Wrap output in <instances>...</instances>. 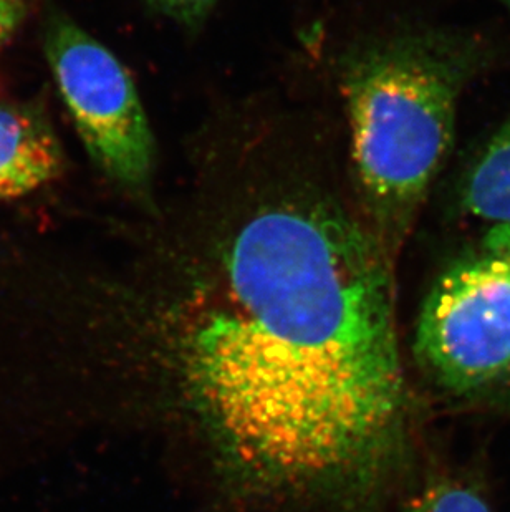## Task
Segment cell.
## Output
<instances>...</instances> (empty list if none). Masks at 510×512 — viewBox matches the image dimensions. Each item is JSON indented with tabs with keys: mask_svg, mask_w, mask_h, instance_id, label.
<instances>
[{
	"mask_svg": "<svg viewBox=\"0 0 510 512\" xmlns=\"http://www.w3.org/2000/svg\"><path fill=\"white\" fill-rule=\"evenodd\" d=\"M403 512H492V509L471 484L441 479L416 494Z\"/></svg>",
	"mask_w": 510,
	"mask_h": 512,
	"instance_id": "cell-7",
	"label": "cell"
},
{
	"mask_svg": "<svg viewBox=\"0 0 510 512\" xmlns=\"http://www.w3.org/2000/svg\"><path fill=\"white\" fill-rule=\"evenodd\" d=\"M216 2L217 0H146V4L156 12L186 27L203 24Z\"/></svg>",
	"mask_w": 510,
	"mask_h": 512,
	"instance_id": "cell-8",
	"label": "cell"
},
{
	"mask_svg": "<svg viewBox=\"0 0 510 512\" xmlns=\"http://www.w3.org/2000/svg\"><path fill=\"white\" fill-rule=\"evenodd\" d=\"M464 213L496 226H510V118L472 161L459 186Z\"/></svg>",
	"mask_w": 510,
	"mask_h": 512,
	"instance_id": "cell-6",
	"label": "cell"
},
{
	"mask_svg": "<svg viewBox=\"0 0 510 512\" xmlns=\"http://www.w3.org/2000/svg\"><path fill=\"white\" fill-rule=\"evenodd\" d=\"M476 55L466 39L424 30L370 40L343 57L361 216L395 257L448 160Z\"/></svg>",
	"mask_w": 510,
	"mask_h": 512,
	"instance_id": "cell-2",
	"label": "cell"
},
{
	"mask_svg": "<svg viewBox=\"0 0 510 512\" xmlns=\"http://www.w3.org/2000/svg\"><path fill=\"white\" fill-rule=\"evenodd\" d=\"M45 57L88 156L128 193H148L156 143L125 65L65 15L45 27Z\"/></svg>",
	"mask_w": 510,
	"mask_h": 512,
	"instance_id": "cell-4",
	"label": "cell"
},
{
	"mask_svg": "<svg viewBox=\"0 0 510 512\" xmlns=\"http://www.w3.org/2000/svg\"><path fill=\"white\" fill-rule=\"evenodd\" d=\"M414 353L443 392L484 400L510 392V226L458 257L431 285Z\"/></svg>",
	"mask_w": 510,
	"mask_h": 512,
	"instance_id": "cell-3",
	"label": "cell"
},
{
	"mask_svg": "<svg viewBox=\"0 0 510 512\" xmlns=\"http://www.w3.org/2000/svg\"><path fill=\"white\" fill-rule=\"evenodd\" d=\"M393 267L361 214L308 183L264 189L184 259L161 337L186 405L247 483L335 494L398 463Z\"/></svg>",
	"mask_w": 510,
	"mask_h": 512,
	"instance_id": "cell-1",
	"label": "cell"
},
{
	"mask_svg": "<svg viewBox=\"0 0 510 512\" xmlns=\"http://www.w3.org/2000/svg\"><path fill=\"white\" fill-rule=\"evenodd\" d=\"M63 168L62 143L42 110L0 102V201L35 193L55 181Z\"/></svg>",
	"mask_w": 510,
	"mask_h": 512,
	"instance_id": "cell-5",
	"label": "cell"
},
{
	"mask_svg": "<svg viewBox=\"0 0 510 512\" xmlns=\"http://www.w3.org/2000/svg\"><path fill=\"white\" fill-rule=\"evenodd\" d=\"M502 2H504V5H506L507 10H509V14H510V0H502Z\"/></svg>",
	"mask_w": 510,
	"mask_h": 512,
	"instance_id": "cell-10",
	"label": "cell"
},
{
	"mask_svg": "<svg viewBox=\"0 0 510 512\" xmlns=\"http://www.w3.org/2000/svg\"><path fill=\"white\" fill-rule=\"evenodd\" d=\"M27 7L24 0H0V47L7 44L24 22Z\"/></svg>",
	"mask_w": 510,
	"mask_h": 512,
	"instance_id": "cell-9",
	"label": "cell"
}]
</instances>
